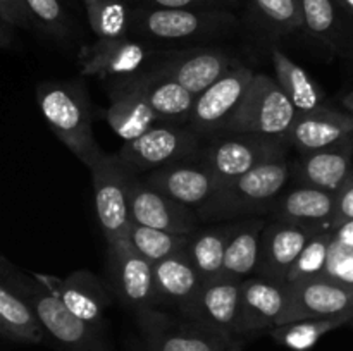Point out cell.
Wrapping results in <instances>:
<instances>
[{"label": "cell", "instance_id": "49", "mask_svg": "<svg viewBox=\"0 0 353 351\" xmlns=\"http://www.w3.org/2000/svg\"><path fill=\"white\" fill-rule=\"evenodd\" d=\"M352 323H353V320H352Z\"/></svg>", "mask_w": 353, "mask_h": 351}, {"label": "cell", "instance_id": "10", "mask_svg": "<svg viewBox=\"0 0 353 351\" xmlns=\"http://www.w3.org/2000/svg\"><path fill=\"white\" fill-rule=\"evenodd\" d=\"M255 72L248 65L238 62L219 81L196 95L192 116L186 126L199 136H214L221 133L240 107L241 100L254 79Z\"/></svg>", "mask_w": 353, "mask_h": 351}, {"label": "cell", "instance_id": "25", "mask_svg": "<svg viewBox=\"0 0 353 351\" xmlns=\"http://www.w3.org/2000/svg\"><path fill=\"white\" fill-rule=\"evenodd\" d=\"M353 134V116L324 105L307 114H299L288 134V145L300 153L323 150Z\"/></svg>", "mask_w": 353, "mask_h": 351}, {"label": "cell", "instance_id": "7", "mask_svg": "<svg viewBox=\"0 0 353 351\" xmlns=\"http://www.w3.org/2000/svg\"><path fill=\"white\" fill-rule=\"evenodd\" d=\"M200 138L186 124L161 123L137 140L123 143L116 157L128 171L138 176L199 155L202 151Z\"/></svg>", "mask_w": 353, "mask_h": 351}, {"label": "cell", "instance_id": "42", "mask_svg": "<svg viewBox=\"0 0 353 351\" xmlns=\"http://www.w3.org/2000/svg\"><path fill=\"white\" fill-rule=\"evenodd\" d=\"M333 240L343 246L353 248V219L340 224L333 229Z\"/></svg>", "mask_w": 353, "mask_h": 351}, {"label": "cell", "instance_id": "2", "mask_svg": "<svg viewBox=\"0 0 353 351\" xmlns=\"http://www.w3.org/2000/svg\"><path fill=\"white\" fill-rule=\"evenodd\" d=\"M292 178V164L286 155L271 158L254 171L233 179L214 195L209 203L196 210L200 220L216 222L233 217L271 213L276 200L283 195Z\"/></svg>", "mask_w": 353, "mask_h": 351}, {"label": "cell", "instance_id": "38", "mask_svg": "<svg viewBox=\"0 0 353 351\" xmlns=\"http://www.w3.org/2000/svg\"><path fill=\"white\" fill-rule=\"evenodd\" d=\"M324 275L343 284L353 286V248L343 246L333 240Z\"/></svg>", "mask_w": 353, "mask_h": 351}, {"label": "cell", "instance_id": "15", "mask_svg": "<svg viewBox=\"0 0 353 351\" xmlns=\"http://www.w3.org/2000/svg\"><path fill=\"white\" fill-rule=\"evenodd\" d=\"M348 312H353V286L321 275L290 284L288 305L278 326L305 319H327Z\"/></svg>", "mask_w": 353, "mask_h": 351}, {"label": "cell", "instance_id": "24", "mask_svg": "<svg viewBox=\"0 0 353 351\" xmlns=\"http://www.w3.org/2000/svg\"><path fill=\"white\" fill-rule=\"evenodd\" d=\"M353 169V134L333 147L303 153L292 165V176L300 184L338 193Z\"/></svg>", "mask_w": 353, "mask_h": 351}, {"label": "cell", "instance_id": "22", "mask_svg": "<svg viewBox=\"0 0 353 351\" xmlns=\"http://www.w3.org/2000/svg\"><path fill=\"white\" fill-rule=\"evenodd\" d=\"M154 277L155 303L159 308H171L186 319L202 288L203 279L185 251L154 264Z\"/></svg>", "mask_w": 353, "mask_h": 351}, {"label": "cell", "instance_id": "1", "mask_svg": "<svg viewBox=\"0 0 353 351\" xmlns=\"http://www.w3.org/2000/svg\"><path fill=\"white\" fill-rule=\"evenodd\" d=\"M37 102L52 133L81 164L92 169L105 155L93 133L85 83L79 79L43 81L37 86Z\"/></svg>", "mask_w": 353, "mask_h": 351}, {"label": "cell", "instance_id": "28", "mask_svg": "<svg viewBox=\"0 0 353 351\" xmlns=\"http://www.w3.org/2000/svg\"><path fill=\"white\" fill-rule=\"evenodd\" d=\"M265 222L259 217H250L234 222L233 233L228 240L224 253L223 277L243 279L257 274L259 258H261V237Z\"/></svg>", "mask_w": 353, "mask_h": 351}, {"label": "cell", "instance_id": "48", "mask_svg": "<svg viewBox=\"0 0 353 351\" xmlns=\"http://www.w3.org/2000/svg\"><path fill=\"white\" fill-rule=\"evenodd\" d=\"M100 2H107V0H95V3H93V7H92V9H90V10H86V14H88V12H92V10H93V9H95V7H97V6H99V3H100Z\"/></svg>", "mask_w": 353, "mask_h": 351}, {"label": "cell", "instance_id": "40", "mask_svg": "<svg viewBox=\"0 0 353 351\" xmlns=\"http://www.w3.org/2000/svg\"><path fill=\"white\" fill-rule=\"evenodd\" d=\"M0 21L10 28H23V30L34 28L26 0H0Z\"/></svg>", "mask_w": 353, "mask_h": 351}, {"label": "cell", "instance_id": "21", "mask_svg": "<svg viewBox=\"0 0 353 351\" xmlns=\"http://www.w3.org/2000/svg\"><path fill=\"white\" fill-rule=\"evenodd\" d=\"M240 279L216 277L205 281L186 319L196 320L234 341L240 319ZM236 343V341H234Z\"/></svg>", "mask_w": 353, "mask_h": 351}, {"label": "cell", "instance_id": "17", "mask_svg": "<svg viewBox=\"0 0 353 351\" xmlns=\"http://www.w3.org/2000/svg\"><path fill=\"white\" fill-rule=\"evenodd\" d=\"M236 64V58L231 57L223 48L203 45L168 52L154 67L181 83L196 96L219 81Z\"/></svg>", "mask_w": 353, "mask_h": 351}, {"label": "cell", "instance_id": "30", "mask_svg": "<svg viewBox=\"0 0 353 351\" xmlns=\"http://www.w3.org/2000/svg\"><path fill=\"white\" fill-rule=\"evenodd\" d=\"M0 336L14 343L40 344L45 329L33 308L0 281Z\"/></svg>", "mask_w": 353, "mask_h": 351}, {"label": "cell", "instance_id": "6", "mask_svg": "<svg viewBox=\"0 0 353 351\" xmlns=\"http://www.w3.org/2000/svg\"><path fill=\"white\" fill-rule=\"evenodd\" d=\"M288 140L245 133H217L202 147L203 162L219 182V189L233 179L254 171L271 158L286 155Z\"/></svg>", "mask_w": 353, "mask_h": 351}, {"label": "cell", "instance_id": "35", "mask_svg": "<svg viewBox=\"0 0 353 351\" xmlns=\"http://www.w3.org/2000/svg\"><path fill=\"white\" fill-rule=\"evenodd\" d=\"M86 16H88V23L97 38L114 40V38L131 36L130 0H107V2H100Z\"/></svg>", "mask_w": 353, "mask_h": 351}, {"label": "cell", "instance_id": "27", "mask_svg": "<svg viewBox=\"0 0 353 351\" xmlns=\"http://www.w3.org/2000/svg\"><path fill=\"white\" fill-rule=\"evenodd\" d=\"M271 61L274 65V79L299 114L312 112L326 105V93L319 83L296 64L279 47H272Z\"/></svg>", "mask_w": 353, "mask_h": 351}, {"label": "cell", "instance_id": "20", "mask_svg": "<svg viewBox=\"0 0 353 351\" xmlns=\"http://www.w3.org/2000/svg\"><path fill=\"white\" fill-rule=\"evenodd\" d=\"M105 120L114 133L126 143L137 140L148 129L161 124V119L141 92L138 76L117 79L109 89V107Z\"/></svg>", "mask_w": 353, "mask_h": 351}, {"label": "cell", "instance_id": "13", "mask_svg": "<svg viewBox=\"0 0 353 351\" xmlns=\"http://www.w3.org/2000/svg\"><path fill=\"white\" fill-rule=\"evenodd\" d=\"M152 50L134 36L99 38L79 50L78 64L83 76L99 79H126L145 72Z\"/></svg>", "mask_w": 353, "mask_h": 351}, {"label": "cell", "instance_id": "9", "mask_svg": "<svg viewBox=\"0 0 353 351\" xmlns=\"http://www.w3.org/2000/svg\"><path fill=\"white\" fill-rule=\"evenodd\" d=\"M147 351H228L234 341L185 317H172L159 306L134 313Z\"/></svg>", "mask_w": 353, "mask_h": 351}, {"label": "cell", "instance_id": "36", "mask_svg": "<svg viewBox=\"0 0 353 351\" xmlns=\"http://www.w3.org/2000/svg\"><path fill=\"white\" fill-rule=\"evenodd\" d=\"M331 243H333V231H321V233H317L307 243L302 253L299 255L295 265L290 270L286 282L295 284V282L324 275V270H326L327 265V257H330Z\"/></svg>", "mask_w": 353, "mask_h": 351}, {"label": "cell", "instance_id": "4", "mask_svg": "<svg viewBox=\"0 0 353 351\" xmlns=\"http://www.w3.org/2000/svg\"><path fill=\"white\" fill-rule=\"evenodd\" d=\"M236 28L238 17L233 10L131 7L130 33L141 40L200 41L230 34Z\"/></svg>", "mask_w": 353, "mask_h": 351}, {"label": "cell", "instance_id": "41", "mask_svg": "<svg viewBox=\"0 0 353 351\" xmlns=\"http://www.w3.org/2000/svg\"><path fill=\"white\" fill-rule=\"evenodd\" d=\"M353 219V169L345 181V184L338 189L336 193V209H334L333 222H331V231L340 224Z\"/></svg>", "mask_w": 353, "mask_h": 351}, {"label": "cell", "instance_id": "32", "mask_svg": "<svg viewBox=\"0 0 353 351\" xmlns=\"http://www.w3.org/2000/svg\"><path fill=\"white\" fill-rule=\"evenodd\" d=\"M353 320V312L327 319H305L296 322L281 323L269 330V336L281 346L292 351H309L323 339L326 334L340 329Z\"/></svg>", "mask_w": 353, "mask_h": 351}, {"label": "cell", "instance_id": "47", "mask_svg": "<svg viewBox=\"0 0 353 351\" xmlns=\"http://www.w3.org/2000/svg\"><path fill=\"white\" fill-rule=\"evenodd\" d=\"M241 344H243V343H238V341H236V343L231 344V348L228 351H241Z\"/></svg>", "mask_w": 353, "mask_h": 351}, {"label": "cell", "instance_id": "37", "mask_svg": "<svg viewBox=\"0 0 353 351\" xmlns=\"http://www.w3.org/2000/svg\"><path fill=\"white\" fill-rule=\"evenodd\" d=\"M26 6L34 28L55 40H68L71 36V19L61 0H26Z\"/></svg>", "mask_w": 353, "mask_h": 351}, {"label": "cell", "instance_id": "11", "mask_svg": "<svg viewBox=\"0 0 353 351\" xmlns=\"http://www.w3.org/2000/svg\"><path fill=\"white\" fill-rule=\"evenodd\" d=\"M107 270L110 288L124 306L134 313L157 306L154 264L141 257L130 240L107 246Z\"/></svg>", "mask_w": 353, "mask_h": 351}, {"label": "cell", "instance_id": "19", "mask_svg": "<svg viewBox=\"0 0 353 351\" xmlns=\"http://www.w3.org/2000/svg\"><path fill=\"white\" fill-rule=\"evenodd\" d=\"M319 231L305 226L272 220L265 224L261 237V258H259L257 274L261 277L286 281L296 258L302 253Z\"/></svg>", "mask_w": 353, "mask_h": 351}, {"label": "cell", "instance_id": "34", "mask_svg": "<svg viewBox=\"0 0 353 351\" xmlns=\"http://www.w3.org/2000/svg\"><path fill=\"white\" fill-rule=\"evenodd\" d=\"M190 234H176L169 231L154 229V227L133 224L130 231V243L134 250L150 260L152 264L185 251Z\"/></svg>", "mask_w": 353, "mask_h": 351}, {"label": "cell", "instance_id": "33", "mask_svg": "<svg viewBox=\"0 0 353 351\" xmlns=\"http://www.w3.org/2000/svg\"><path fill=\"white\" fill-rule=\"evenodd\" d=\"M302 31L331 50H338L343 41V21L336 0H300Z\"/></svg>", "mask_w": 353, "mask_h": 351}, {"label": "cell", "instance_id": "18", "mask_svg": "<svg viewBox=\"0 0 353 351\" xmlns=\"http://www.w3.org/2000/svg\"><path fill=\"white\" fill-rule=\"evenodd\" d=\"M130 213L133 224L176 234L195 233L200 222L195 210L176 202L137 176L130 184Z\"/></svg>", "mask_w": 353, "mask_h": 351}, {"label": "cell", "instance_id": "8", "mask_svg": "<svg viewBox=\"0 0 353 351\" xmlns=\"http://www.w3.org/2000/svg\"><path fill=\"white\" fill-rule=\"evenodd\" d=\"M95 210L100 229L109 244L130 240L133 226L130 213V184L134 178L116 153H105L92 169Z\"/></svg>", "mask_w": 353, "mask_h": 351}, {"label": "cell", "instance_id": "44", "mask_svg": "<svg viewBox=\"0 0 353 351\" xmlns=\"http://www.w3.org/2000/svg\"><path fill=\"white\" fill-rule=\"evenodd\" d=\"M16 270V267H14L12 264H10L9 260H7L3 255H0V279L6 277V275L12 274V272Z\"/></svg>", "mask_w": 353, "mask_h": 351}, {"label": "cell", "instance_id": "5", "mask_svg": "<svg viewBox=\"0 0 353 351\" xmlns=\"http://www.w3.org/2000/svg\"><path fill=\"white\" fill-rule=\"evenodd\" d=\"M299 112L293 103L268 74H255L247 95L221 133H245L288 140Z\"/></svg>", "mask_w": 353, "mask_h": 351}, {"label": "cell", "instance_id": "45", "mask_svg": "<svg viewBox=\"0 0 353 351\" xmlns=\"http://www.w3.org/2000/svg\"><path fill=\"white\" fill-rule=\"evenodd\" d=\"M341 105H343L345 112L352 114L353 116V92L345 93V95L341 96Z\"/></svg>", "mask_w": 353, "mask_h": 351}, {"label": "cell", "instance_id": "3", "mask_svg": "<svg viewBox=\"0 0 353 351\" xmlns=\"http://www.w3.org/2000/svg\"><path fill=\"white\" fill-rule=\"evenodd\" d=\"M0 281L9 286L33 308L45 334L55 341L62 351H112L105 334H100L62 305L33 274L19 268Z\"/></svg>", "mask_w": 353, "mask_h": 351}, {"label": "cell", "instance_id": "46", "mask_svg": "<svg viewBox=\"0 0 353 351\" xmlns=\"http://www.w3.org/2000/svg\"><path fill=\"white\" fill-rule=\"evenodd\" d=\"M336 3L340 6V9L343 10L345 14L353 17V0H336Z\"/></svg>", "mask_w": 353, "mask_h": 351}, {"label": "cell", "instance_id": "26", "mask_svg": "<svg viewBox=\"0 0 353 351\" xmlns=\"http://www.w3.org/2000/svg\"><path fill=\"white\" fill-rule=\"evenodd\" d=\"M138 81L161 123L188 124L196 96L181 83L155 67L138 74Z\"/></svg>", "mask_w": 353, "mask_h": 351}, {"label": "cell", "instance_id": "23", "mask_svg": "<svg viewBox=\"0 0 353 351\" xmlns=\"http://www.w3.org/2000/svg\"><path fill=\"white\" fill-rule=\"evenodd\" d=\"M336 209V193L299 184L283 191L271 210L274 220L305 226L316 231H331Z\"/></svg>", "mask_w": 353, "mask_h": 351}, {"label": "cell", "instance_id": "43", "mask_svg": "<svg viewBox=\"0 0 353 351\" xmlns=\"http://www.w3.org/2000/svg\"><path fill=\"white\" fill-rule=\"evenodd\" d=\"M14 41L12 28L0 21V48H9Z\"/></svg>", "mask_w": 353, "mask_h": 351}, {"label": "cell", "instance_id": "29", "mask_svg": "<svg viewBox=\"0 0 353 351\" xmlns=\"http://www.w3.org/2000/svg\"><path fill=\"white\" fill-rule=\"evenodd\" d=\"M233 224H217V226L196 229L190 234L185 253L196 268L203 282L221 277L226 253L228 240L233 233Z\"/></svg>", "mask_w": 353, "mask_h": 351}, {"label": "cell", "instance_id": "14", "mask_svg": "<svg viewBox=\"0 0 353 351\" xmlns=\"http://www.w3.org/2000/svg\"><path fill=\"white\" fill-rule=\"evenodd\" d=\"M34 277L52 292L62 305L71 310L76 317L107 336L105 310L110 306V296L105 286L100 282L95 274L86 268H79L69 274L68 277H54V275L38 274Z\"/></svg>", "mask_w": 353, "mask_h": 351}, {"label": "cell", "instance_id": "12", "mask_svg": "<svg viewBox=\"0 0 353 351\" xmlns=\"http://www.w3.org/2000/svg\"><path fill=\"white\" fill-rule=\"evenodd\" d=\"M290 298V284L286 281L252 275L241 281L240 319L234 341L243 343L248 337L269 332L285 313Z\"/></svg>", "mask_w": 353, "mask_h": 351}, {"label": "cell", "instance_id": "39", "mask_svg": "<svg viewBox=\"0 0 353 351\" xmlns=\"http://www.w3.org/2000/svg\"><path fill=\"white\" fill-rule=\"evenodd\" d=\"M134 6L164 7V9H199V10H233L241 0H134Z\"/></svg>", "mask_w": 353, "mask_h": 351}, {"label": "cell", "instance_id": "16", "mask_svg": "<svg viewBox=\"0 0 353 351\" xmlns=\"http://www.w3.org/2000/svg\"><path fill=\"white\" fill-rule=\"evenodd\" d=\"M145 181L176 202L196 212L219 191V182L203 162L202 155L174 162L165 167L147 172Z\"/></svg>", "mask_w": 353, "mask_h": 351}, {"label": "cell", "instance_id": "31", "mask_svg": "<svg viewBox=\"0 0 353 351\" xmlns=\"http://www.w3.org/2000/svg\"><path fill=\"white\" fill-rule=\"evenodd\" d=\"M248 17L269 38L290 36L302 31L300 0H245Z\"/></svg>", "mask_w": 353, "mask_h": 351}]
</instances>
